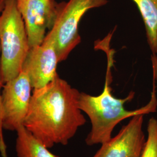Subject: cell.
<instances>
[{"mask_svg": "<svg viewBox=\"0 0 157 157\" xmlns=\"http://www.w3.org/2000/svg\"><path fill=\"white\" fill-rule=\"evenodd\" d=\"M78 90L58 76L33 89L23 126L47 148L66 146L86 120L78 107Z\"/></svg>", "mask_w": 157, "mask_h": 157, "instance_id": "6da1fadb", "label": "cell"}, {"mask_svg": "<svg viewBox=\"0 0 157 157\" xmlns=\"http://www.w3.org/2000/svg\"><path fill=\"white\" fill-rule=\"evenodd\" d=\"M113 54L108 52V64L104 90L100 95L94 96L83 92L80 93L78 107L90 118L91 129L86 139L87 146L103 144L112 137L115 127L127 118L139 114L154 112L157 108V100L154 87L151 100L144 107L129 111L124 108L126 102L131 101L135 93L131 91L124 98H117L112 95L110 84L111 82V69L113 65Z\"/></svg>", "mask_w": 157, "mask_h": 157, "instance_id": "7a4b0ae2", "label": "cell"}, {"mask_svg": "<svg viewBox=\"0 0 157 157\" xmlns=\"http://www.w3.org/2000/svg\"><path fill=\"white\" fill-rule=\"evenodd\" d=\"M0 76L3 84L22 71L30 47L26 29L17 0H6L0 15Z\"/></svg>", "mask_w": 157, "mask_h": 157, "instance_id": "3957f363", "label": "cell"}, {"mask_svg": "<svg viewBox=\"0 0 157 157\" xmlns=\"http://www.w3.org/2000/svg\"><path fill=\"white\" fill-rule=\"evenodd\" d=\"M108 0H69L64 2L56 21L48 34L54 39L59 62L67 59L69 54L81 42L78 33L80 22L91 9L108 4Z\"/></svg>", "mask_w": 157, "mask_h": 157, "instance_id": "277c9868", "label": "cell"}, {"mask_svg": "<svg viewBox=\"0 0 157 157\" xmlns=\"http://www.w3.org/2000/svg\"><path fill=\"white\" fill-rule=\"evenodd\" d=\"M1 93L2 129L17 132L23 126L33 89L28 74L23 71L16 78L4 84Z\"/></svg>", "mask_w": 157, "mask_h": 157, "instance_id": "5b68a950", "label": "cell"}, {"mask_svg": "<svg viewBox=\"0 0 157 157\" xmlns=\"http://www.w3.org/2000/svg\"><path fill=\"white\" fill-rule=\"evenodd\" d=\"M65 2L55 0H17L26 29L30 48L40 45L47 30L54 26Z\"/></svg>", "mask_w": 157, "mask_h": 157, "instance_id": "8992f818", "label": "cell"}, {"mask_svg": "<svg viewBox=\"0 0 157 157\" xmlns=\"http://www.w3.org/2000/svg\"><path fill=\"white\" fill-rule=\"evenodd\" d=\"M59 62L54 39L48 34L41 44L30 48L22 67L33 89L43 87L58 76Z\"/></svg>", "mask_w": 157, "mask_h": 157, "instance_id": "52a82bcc", "label": "cell"}, {"mask_svg": "<svg viewBox=\"0 0 157 157\" xmlns=\"http://www.w3.org/2000/svg\"><path fill=\"white\" fill-rule=\"evenodd\" d=\"M144 115L133 117L118 135L101 144L93 157H140L146 142L143 130Z\"/></svg>", "mask_w": 157, "mask_h": 157, "instance_id": "ba28073f", "label": "cell"}, {"mask_svg": "<svg viewBox=\"0 0 157 157\" xmlns=\"http://www.w3.org/2000/svg\"><path fill=\"white\" fill-rule=\"evenodd\" d=\"M144 23L146 36L152 54H157V0H133Z\"/></svg>", "mask_w": 157, "mask_h": 157, "instance_id": "9c48e42d", "label": "cell"}, {"mask_svg": "<svg viewBox=\"0 0 157 157\" xmlns=\"http://www.w3.org/2000/svg\"><path fill=\"white\" fill-rule=\"evenodd\" d=\"M17 157H59L37 140L23 126L17 131Z\"/></svg>", "mask_w": 157, "mask_h": 157, "instance_id": "30bf717a", "label": "cell"}, {"mask_svg": "<svg viewBox=\"0 0 157 157\" xmlns=\"http://www.w3.org/2000/svg\"><path fill=\"white\" fill-rule=\"evenodd\" d=\"M147 139L140 157H157V120L150 119L147 125Z\"/></svg>", "mask_w": 157, "mask_h": 157, "instance_id": "8fae6325", "label": "cell"}, {"mask_svg": "<svg viewBox=\"0 0 157 157\" xmlns=\"http://www.w3.org/2000/svg\"><path fill=\"white\" fill-rule=\"evenodd\" d=\"M0 56H1V46H0ZM2 84L0 76V152L2 157H7L6 155V146L4 141V139L2 135V110L1 104V88Z\"/></svg>", "mask_w": 157, "mask_h": 157, "instance_id": "7c38bea8", "label": "cell"}, {"mask_svg": "<svg viewBox=\"0 0 157 157\" xmlns=\"http://www.w3.org/2000/svg\"><path fill=\"white\" fill-rule=\"evenodd\" d=\"M151 61L153 71V79L157 82V56L156 54H152Z\"/></svg>", "mask_w": 157, "mask_h": 157, "instance_id": "4fadbf2b", "label": "cell"}, {"mask_svg": "<svg viewBox=\"0 0 157 157\" xmlns=\"http://www.w3.org/2000/svg\"><path fill=\"white\" fill-rule=\"evenodd\" d=\"M6 6V0H0V15H1Z\"/></svg>", "mask_w": 157, "mask_h": 157, "instance_id": "5bb4252c", "label": "cell"}]
</instances>
